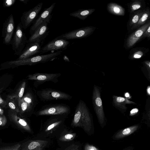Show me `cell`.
<instances>
[{
    "label": "cell",
    "instance_id": "obj_10",
    "mask_svg": "<svg viewBox=\"0 0 150 150\" xmlns=\"http://www.w3.org/2000/svg\"><path fill=\"white\" fill-rule=\"evenodd\" d=\"M150 25V20H149L145 24L129 35L125 40L124 47L127 50H128L134 46L141 40L142 34Z\"/></svg>",
    "mask_w": 150,
    "mask_h": 150
},
{
    "label": "cell",
    "instance_id": "obj_21",
    "mask_svg": "<svg viewBox=\"0 0 150 150\" xmlns=\"http://www.w3.org/2000/svg\"><path fill=\"white\" fill-rule=\"evenodd\" d=\"M95 10L96 9L95 8L79 9L70 13L69 15L71 16L84 20L94 12Z\"/></svg>",
    "mask_w": 150,
    "mask_h": 150
},
{
    "label": "cell",
    "instance_id": "obj_4",
    "mask_svg": "<svg viewBox=\"0 0 150 150\" xmlns=\"http://www.w3.org/2000/svg\"><path fill=\"white\" fill-rule=\"evenodd\" d=\"M73 120L76 124L82 122L89 129H91L92 124L89 111L85 103L81 100L79 101L76 107Z\"/></svg>",
    "mask_w": 150,
    "mask_h": 150
},
{
    "label": "cell",
    "instance_id": "obj_28",
    "mask_svg": "<svg viewBox=\"0 0 150 150\" xmlns=\"http://www.w3.org/2000/svg\"><path fill=\"white\" fill-rule=\"evenodd\" d=\"M40 145V144L38 142H32L29 144L28 148L29 150H32L38 146Z\"/></svg>",
    "mask_w": 150,
    "mask_h": 150
},
{
    "label": "cell",
    "instance_id": "obj_2",
    "mask_svg": "<svg viewBox=\"0 0 150 150\" xmlns=\"http://www.w3.org/2000/svg\"><path fill=\"white\" fill-rule=\"evenodd\" d=\"M71 112L70 107L63 103L47 105L42 107L35 112L38 116L42 115L67 116Z\"/></svg>",
    "mask_w": 150,
    "mask_h": 150
},
{
    "label": "cell",
    "instance_id": "obj_35",
    "mask_svg": "<svg viewBox=\"0 0 150 150\" xmlns=\"http://www.w3.org/2000/svg\"><path fill=\"white\" fill-rule=\"evenodd\" d=\"M134 148L131 146H129L122 150H134Z\"/></svg>",
    "mask_w": 150,
    "mask_h": 150
},
{
    "label": "cell",
    "instance_id": "obj_40",
    "mask_svg": "<svg viewBox=\"0 0 150 150\" xmlns=\"http://www.w3.org/2000/svg\"><path fill=\"white\" fill-rule=\"evenodd\" d=\"M3 102V100L0 97V104L2 103Z\"/></svg>",
    "mask_w": 150,
    "mask_h": 150
},
{
    "label": "cell",
    "instance_id": "obj_32",
    "mask_svg": "<svg viewBox=\"0 0 150 150\" xmlns=\"http://www.w3.org/2000/svg\"><path fill=\"white\" fill-rule=\"evenodd\" d=\"M87 150H100L96 146L93 145H89L87 147Z\"/></svg>",
    "mask_w": 150,
    "mask_h": 150
},
{
    "label": "cell",
    "instance_id": "obj_14",
    "mask_svg": "<svg viewBox=\"0 0 150 150\" xmlns=\"http://www.w3.org/2000/svg\"><path fill=\"white\" fill-rule=\"evenodd\" d=\"M69 45L70 42L67 40L55 38L42 47L40 54L50 51L65 50Z\"/></svg>",
    "mask_w": 150,
    "mask_h": 150
},
{
    "label": "cell",
    "instance_id": "obj_23",
    "mask_svg": "<svg viewBox=\"0 0 150 150\" xmlns=\"http://www.w3.org/2000/svg\"><path fill=\"white\" fill-rule=\"evenodd\" d=\"M115 104L121 108L125 107L124 105L127 103H131L132 102L121 97H117L114 100Z\"/></svg>",
    "mask_w": 150,
    "mask_h": 150
},
{
    "label": "cell",
    "instance_id": "obj_36",
    "mask_svg": "<svg viewBox=\"0 0 150 150\" xmlns=\"http://www.w3.org/2000/svg\"><path fill=\"white\" fill-rule=\"evenodd\" d=\"M73 137L72 135L69 134H68L66 135L65 136V138L66 139H70Z\"/></svg>",
    "mask_w": 150,
    "mask_h": 150
},
{
    "label": "cell",
    "instance_id": "obj_11",
    "mask_svg": "<svg viewBox=\"0 0 150 150\" xmlns=\"http://www.w3.org/2000/svg\"><path fill=\"white\" fill-rule=\"evenodd\" d=\"M61 75V74L59 73H36L30 75L28 79L35 81V86L37 87L46 82L51 81L54 83H57L59 81V78Z\"/></svg>",
    "mask_w": 150,
    "mask_h": 150
},
{
    "label": "cell",
    "instance_id": "obj_27",
    "mask_svg": "<svg viewBox=\"0 0 150 150\" xmlns=\"http://www.w3.org/2000/svg\"><path fill=\"white\" fill-rule=\"evenodd\" d=\"M147 38L148 40L150 39V25L146 29L142 34L141 37V40H143L145 38Z\"/></svg>",
    "mask_w": 150,
    "mask_h": 150
},
{
    "label": "cell",
    "instance_id": "obj_9",
    "mask_svg": "<svg viewBox=\"0 0 150 150\" xmlns=\"http://www.w3.org/2000/svg\"><path fill=\"white\" fill-rule=\"evenodd\" d=\"M92 98L94 108L98 122L101 127L103 128L105 124V117L100 98V93L98 88L95 86L93 88Z\"/></svg>",
    "mask_w": 150,
    "mask_h": 150
},
{
    "label": "cell",
    "instance_id": "obj_3",
    "mask_svg": "<svg viewBox=\"0 0 150 150\" xmlns=\"http://www.w3.org/2000/svg\"><path fill=\"white\" fill-rule=\"evenodd\" d=\"M27 42V38L20 22L15 31L11 44L14 55L19 56Z\"/></svg>",
    "mask_w": 150,
    "mask_h": 150
},
{
    "label": "cell",
    "instance_id": "obj_31",
    "mask_svg": "<svg viewBox=\"0 0 150 150\" xmlns=\"http://www.w3.org/2000/svg\"><path fill=\"white\" fill-rule=\"evenodd\" d=\"M19 124L23 126H25L27 125V123L23 119H20L18 121Z\"/></svg>",
    "mask_w": 150,
    "mask_h": 150
},
{
    "label": "cell",
    "instance_id": "obj_39",
    "mask_svg": "<svg viewBox=\"0 0 150 150\" xmlns=\"http://www.w3.org/2000/svg\"><path fill=\"white\" fill-rule=\"evenodd\" d=\"M125 96L126 97H128L129 96V94L128 93H127L125 94Z\"/></svg>",
    "mask_w": 150,
    "mask_h": 150
},
{
    "label": "cell",
    "instance_id": "obj_19",
    "mask_svg": "<svg viewBox=\"0 0 150 150\" xmlns=\"http://www.w3.org/2000/svg\"><path fill=\"white\" fill-rule=\"evenodd\" d=\"M149 49L144 47H137L133 48L130 50L129 59H134L141 58L145 56L149 52Z\"/></svg>",
    "mask_w": 150,
    "mask_h": 150
},
{
    "label": "cell",
    "instance_id": "obj_17",
    "mask_svg": "<svg viewBox=\"0 0 150 150\" xmlns=\"http://www.w3.org/2000/svg\"><path fill=\"white\" fill-rule=\"evenodd\" d=\"M144 10L137 11L129 15V18L127 24V29L128 33H129L132 31L133 28L140 18Z\"/></svg>",
    "mask_w": 150,
    "mask_h": 150
},
{
    "label": "cell",
    "instance_id": "obj_18",
    "mask_svg": "<svg viewBox=\"0 0 150 150\" xmlns=\"http://www.w3.org/2000/svg\"><path fill=\"white\" fill-rule=\"evenodd\" d=\"M146 3L144 0H132L127 4L129 15L137 11L143 10L146 8Z\"/></svg>",
    "mask_w": 150,
    "mask_h": 150
},
{
    "label": "cell",
    "instance_id": "obj_5",
    "mask_svg": "<svg viewBox=\"0 0 150 150\" xmlns=\"http://www.w3.org/2000/svg\"><path fill=\"white\" fill-rule=\"evenodd\" d=\"M36 94L40 100L44 102L57 100H70L73 97L67 93L51 88L38 90Z\"/></svg>",
    "mask_w": 150,
    "mask_h": 150
},
{
    "label": "cell",
    "instance_id": "obj_22",
    "mask_svg": "<svg viewBox=\"0 0 150 150\" xmlns=\"http://www.w3.org/2000/svg\"><path fill=\"white\" fill-rule=\"evenodd\" d=\"M150 11L149 8L146 7L144 9L143 12L137 24L133 28L132 30L137 29L150 20Z\"/></svg>",
    "mask_w": 150,
    "mask_h": 150
},
{
    "label": "cell",
    "instance_id": "obj_30",
    "mask_svg": "<svg viewBox=\"0 0 150 150\" xmlns=\"http://www.w3.org/2000/svg\"><path fill=\"white\" fill-rule=\"evenodd\" d=\"M25 85V83L24 82L23 83V86L21 89L20 91L18 94V96L20 98L22 97L23 95V94L24 91Z\"/></svg>",
    "mask_w": 150,
    "mask_h": 150
},
{
    "label": "cell",
    "instance_id": "obj_13",
    "mask_svg": "<svg viewBox=\"0 0 150 150\" xmlns=\"http://www.w3.org/2000/svg\"><path fill=\"white\" fill-rule=\"evenodd\" d=\"M50 21H45L39 25L31 34L28 42L44 41L49 33L48 25Z\"/></svg>",
    "mask_w": 150,
    "mask_h": 150
},
{
    "label": "cell",
    "instance_id": "obj_7",
    "mask_svg": "<svg viewBox=\"0 0 150 150\" xmlns=\"http://www.w3.org/2000/svg\"><path fill=\"white\" fill-rule=\"evenodd\" d=\"M15 21L13 16L11 14L3 23L1 37L3 43L6 45H11L15 32Z\"/></svg>",
    "mask_w": 150,
    "mask_h": 150
},
{
    "label": "cell",
    "instance_id": "obj_37",
    "mask_svg": "<svg viewBox=\"0 0 150 150\" xmlns=\"http://www.w3.org/2000/svg\"><path fill=\"white\" fill-rule=\"evenodd\" d=\"M19 1L23 3L26 4H27L29 1L28 0H19Z\"/></svg>",
    "mask_w": 150,
    "mask_h": 150
},
{
    "label": "cell",
    "instance_id": "obj_38",
    "mask_svg": "<svg viewBox=\"0 0 150 150\" xmlns=\"http://www.w3.org/2000/svg\"><path fill=\"white\" fill-rule=\"evenodd\" d=\"M147 92L149 94V95L150 94V87L149 86L147 89Z\"/></svg>",
    "mask_w": 150,
    "mask_h": 150
},
{
    "label": "cell",
    "instance_id": "obj_12",
    "mask_svg": "<svg viewBox=\"0 0 150 150\" xmlns=\"http://www.w3.org/2000/svg\"><path fill=\"white\" fill-rule=\"evenodd\" d=\"M44 42H28L17 60L27 59L40 54Z\"/></svg>",
    "mask_w": 150,
    "mask_h": 150
},
{
    "label": "cell",
    "instance_id": "obj_6",
    "mask_svg": "<svg viewBox=\"0 0 150 150\" xmlns=\"http://www.w3.org/2000/svg\"><path fill=\"white\" fill-rule=\"evenodd\" d=\"M96 29L92 26L83 27L63 34L56 38L66 40L84 38L91 35Z\"/></svg>",
    "mask_w": 150,
    "mask_h": 150
},
{
    "label": "cell",
    "instance_id": "obj_15",
    "mask_svg": "<svg viewBox=\"0 0 150 150\" xmlns=\"http://www.w3.org/2000/svg\"><path fill=\"white\" fill-rule=\"evenodd\" d=\"M55 4V3H54L49 7L45 8L41 13L38 16L30 28L29 33L30 34L39 25L45 21H50L52 16L51 14Z\"/></svg>",
    "mask_w": 150,
    "mask_h": 150
},
{
    "label": "cell",
    "instance_id": "obj_16",
    "mask_svg": "<svg viewBox=\"0 0 150 150\" xmlns=\"http://www.w3.org/2000/svg\"><path fill=\"white\" fill-rule=\"evenodd\" d=\"M139 127V125H135L120 130L113 134L112 139L115 140L122 139L134 133Z\"/></svg>",
    "mask_w": 150,
    "mask_h": 150
},
{
    "label": "cell",
    "instance_id": "obj_41",
    "mask_svg": "<svg viewBox=\"0 0 150 150\" xmlns=\"http://www.w3.org/2000/svg\"><path fill=\"white\" fill-rule=\"evenodd\" d=\"M2 124V122L1 121H0V125H1Z\"/></svg>",
    "mask_w": 150,
    "mask_h": 150
},
{
    "label": "cell",
    "instance_id": "obj_1",
    "mask_svg": "<svg viewBox=\"0 0 150 150\" xmlns=\"http://www.w3.org/2000/svg\"><path fill=\"white\" fill-rule=\"evenodd\" d=\"M62 51L59 50L47 54L38 55L27 59L9 61L7 63L9 65H32L44 63L57 58Z\"/></svg>",
    "mask_w": 150,
    "mask_h": 150
},
{
    "label": "cell",
    "instance_id": "obj_34",
    "mask_svg": "<svg viewBox=\"0 0 150 150\" xmlns=\"http://www.w3.org/2000/svg\"><path fill=\"white\" fill-rule=\"evenodd\" d=\"M8 105L9 107L12 109H15L16 108L14 104L12 102H9L8 103Z\"/></svg>",
    "mask_w": 150,
    "mask_h": 150
},
{
    "label": "cell",
    "instance_id": "obj_26",
    "mask_svg": "<svg viewBox=\"0 0 150 150\" xmlns=\"http://www.w3.org/2000/svg\"><path fill=\"white\" fill-rule=\"evenodd\" d=\"M16 0H4L3 5L4 7H9L12 6L15 3Z\"/></svg>",
    "mask_w": 150,
    "mask_h": 150
},
{
    "label": "cell",
    "instance_id": "obj_24",
    "mask_svg": "<svg viewBox=\"0 0 150 150\" xmlns=\"http://www.w3.org/2000/svg\"><path fill=\"white\" fill-rule=\"evenodd\" d=\"M27 96L24 97L23 100L26 102L31 108L32 107H34L36 104V102L34 101L33 97L32 95L28 94Z\"/></svg>",
    "mask_w": 150,
    "mask_h": 150
},
{
    "label": "cell",
    "instance_id": "obj_33",
    "mask_svg": "<svg viewBox=\"0 0 150 150\" xmlns=\"http://www.w3.org/2000/svg\"><path fill=\"white\" fill-rule=\"evenodd\" d=\"M139 110L138 109L135 108L133 109L130 111V115H133L138 112Z\"/></svg>",
    "mask_w": 150,
    "mask_h": 150
},
{
    "label": "cell",
    "instance_id": "obj_8",
    "mask_svg": "<svg viewBox=\"0 0 150 150\" xmlns=\"http://www.w3.org/2000/svg\"><path fill=\"white\" fill-rule=\"evenodd\" d=\"M42 5V3H39L32 8L23 13L20 22L23 29H27L33 23L41 10Z\"/></svg>",
    "mask_w": 150,
    "mask_h": 150
},
{
    "label": "cell",
    "instance_id": "obj_25",
    "mask_svg": "<svg viewBox=\"0 0 150 150\" xmlns=\"http://www.w3.org/2000/svg\"><path fill=\"white\" fill-rule=\"evenodd\" d=\"M20 144H16L14 145L0 147V150H19Z\"/></svg>",
    "mask_w": 150,
    "mask_h": 150
},
{
    "label": "cell",
    "instance_id": "obj_29",
    "mask_svg": "<svg viewBox=\"0 0 150 150\" xmlns=\"http://www.w3.org/2000/svg\"><path fill=\"white\" fill-rule=\"evenodd\" d=\"M21 106L22 110L23 111L26 110L27 109H29L31 108L29 105L24 101L21 103Z\"/></svg>",
    "mask_w": 150,
    "mask_h": 150
},
{
    "label": "cell",
    "instance_id": "obj_20",
    "mask_svg": "<svg viewBox=\"0 0 150 150\" xmlns=\"http://www.w3.org/2000/svg\"><path fill=\"white\" fill-rule=\"evenodd\" d=\"M108 12L114 15L124 16L125 14V9L120 5L114 3H110L107 6Z\"/></svg>",
    "mask_w": 150,
    "mask_h": 150
}]
</instances>
